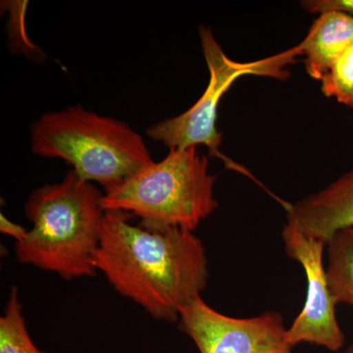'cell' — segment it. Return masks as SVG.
Masks as SVG:
<instances>
[{
  "label": "cell",
  "mask_w": 353,
  "mask_h": 353,
  "mask_svg": "<svg viewBox=\"0 0 353 353\" xmlns=\"http://www.w3.org/2000/svg\"><path fill=\"white\" fill-rule=\"evenodd\" d=\"M347 353H353V345H352V347L348 348Z\"/></svg>",
  "instance_id": "cell-15"
},
{
  "label": "cell",
  "mask_w": 353,
  "mask_h": 353,
  "mask_svg": "<svg viewBox=\"0 0 353 353\" xmlns=\"http://www.w3.org/2000/svg\"><path fill=\"white\" fill-rule=\"evenodd\" d=\"M282 236L287 254L301 263L307 282L305 303L288 329V341L292 348L308 343L339 352L345 345V336L336 319V303L327 278L324 264L327 243L305 236L288 224Z\"/></svg>",
  "instance_id": "cell-7"
},
{
  "label": "cell",
  "mask_w": 353,
  "mask_h": 353,
  "mask_svg": "<svg viewBox=\"0 0 353 353\" xmlns=\"http://www.w3.org/2000/svg\"><path fill=\"white\" fill-rule=\"evenodd\" d=\"M196 146L170 150L126 182L104 192L102 208L139 218L150 229L182 228L194 232L218 208L215 176Z\"/></svg>",
  "instance_id": "cell-4"
},
{
  "label": "cell",
  "mask_w": 353,
  "mask_h": 353,
  "mask_svg": "<svg viewBox=\"0 0 353 353\" xmlns=\"http://www.w3.org/2000/svg\"><path fill=\"white\" fill-rule=\"evenodd\" d=\"M326 272L336 305L353 306V228L338 232L326 246Z\"/></svg>",
  "instance_id": "cell-10"
},
{
  "label": "cell",
  "mask_w": 353,
  "mask_h": 353,
  "mask_svg": "<svg viewBox=\"0 0 353 353\" xmlns=\"http://www.w3.org/2000/svg\"><path fill=\"white\" fill-rule=\"evenodd\" d=\"M0 231L2 234L12 236L15 239L16 243L24 240L28 234V231L24 227L11 222L3 214L0 216Z\"/></svg>",
  "instance_id": "cell-14"
},
{
  "label": "cell",
  "mask_w": 353,
  "mask_h": 353,
  "mask_svg": "<svg viewBox=\"0 0 353 353\" xmlns=\"http://www.w3.org/2000/svg\"><path fill=\"white\" fill-rule=\"evenodd\" d=\"M285 224L326 243L353 228V169L320 192L288 204Z\"/></svg>",
  "instance_id": "cell-8"
},
{
  "label": "cell",
  "mask_w": 353,
  "mask_h": 353,
  "mask_svg": "<svg viewBox=\"0 0 353 353\" xmlns=\"http://www.w3.org/2000/svg\"><path fill=\"white\" fill-rule=\"evenodd\" d=\"M353 44V17L340 11L319 14L297 44L308 75L321 80L332 64Z\"/></svg>",
  "instance_id": "cell-9"
},
{
  "label": "cell",
  "mask_w": 353,
  "mask_h": 353,
  "mask_svg": "<svg viewBox=\"0 0 353 353\" xmlns=\"http://www.w3.org/2000/svg\"><path fill=\"white\" fill-rule=\"evenodd\" d=\"M179 321L201 353H292L284 318L275 311L230 317L199 296L180 309Z\"/></svg>",
  "instance_id": "cell-6"
},
{
  "label": "cell",
  "mask_w": 353,
  "mask_h": 353,
  "mask_svg": "<svg viewBox=\"0 0 353 353\" xmlns=\"http://www.w3.org/2000/svg\"><path fill=\"white\" fill-rule=\"evenodd\" d=\"M202 52L209 70V82L203 94L181 115L162 121L148 130V134L169 150L204 145L211 157L222 158L234 166L221 153L222 134L217 130L218 108L223 95L241 77L246 75L271 77L285 80L290 72L285 67L301 57L299 46L274 57L252 62H238L228 57L208 27L199 29Z\"/></svg>",
  "instance_id": "cell-5"
},
{
  "label": "cell",
  "mask_w": 353,
  "mask_h": 353,
  "mask_svg": "<svg viewBox=\"0 0 353 353\" xmlns=\"http://www.w3.org/2000/svg\"><path fill=\"white\" fill-rule=\"evenodd\" d=\"M132 215L106 211L95 267L121 296L154 319L174 322L206 287L208 260L202 241L182 228L150 229Z\"/></svg>",
  "instance_id": "cell-1"
},
{
  "label": "cell",
  "mask_w": 353,
  "mask_h": 353,
  "mask_svg": "<svg viewBox=\"0 0 353 353\" xmlns=\"http://www.w3.org/2000/svg\"><path fill=\"white\" fill-rule=\"evenodd\" d=\"M304 10L312 14L327 11H340L353 17V0H304L301 2Z\"/></svg>",
  "instance_id": "cell-13"
},
{
  "label": "cell",
  "mask_w": 353,
  "mask_h": 353,
  "mask_svg": "<svg viewBox=\"0 0 353 353\" xmlns=\"http://www.w3.org/2000/svg\"><path fill=\"white\" fill-rule=\"evenodd\" d=\"M103 194L75 171L34 190L25 206L32 227L16 243V259L65 280L92 277L101 241Z\"/></svg>",
  "instance_id": "cell-2"
},
{
  "label": "cell",
  "mask_w": 353,
  "mask_h": 353,
  "mask_svg": "<svg viewBox=\"0 0 353 353\" xmlns=\"http://www.w3.org/2000/svg\"><path fill=\"white\" fill-rule=\"evenodd\" d=\"M31 132L34 154L63 159L83 180L102 185L104 192L153 162L145 141L129 125L82 106L44 114Z\"/></svg>",
  "instance_id": "cell-3"
},
{
  "label": "cell",
  "mask_w": 353,
  "mask_h": 353,
  "mask_svg": "<svg viewBox=\"0 0 353 353\" xmlns=\"http://www.w3.org/2000/svg\"><path fill=\"white\" fill-rule=\"evenodd\" d=\"M0 353H43L32 343L26 327L16 287L11 289L4 314L0 318Z\"/></svg>",
  "instance_id": "cell-11"
},
{
  "label": "cell",
  "mask_w": 353,
  "mask_h": 353,
  "mask_svg": "<svg viewBox=\"0 0 353 353\" xmlns=\"http://www.w3.org/2000/svg\"><path fill=\"white\" fill-rule=\"evenodd\" d=\"M320 81L322 92L327 97L353 108V44L332 64Z\"/></svg>",
  "instance_id": "cell-12"
}]
</instances>
